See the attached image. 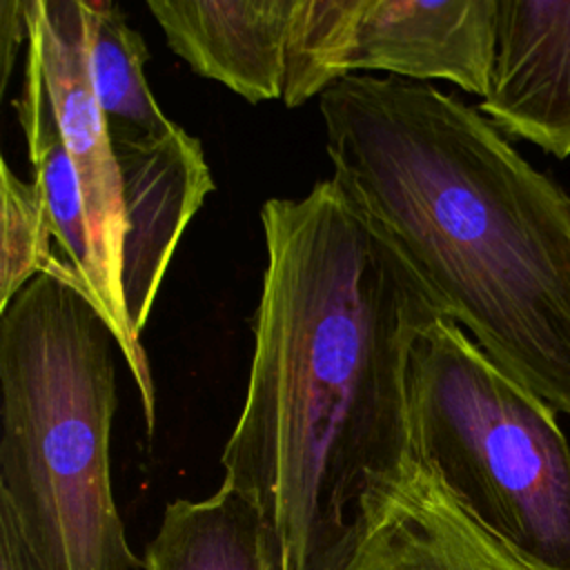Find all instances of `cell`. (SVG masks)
Returning <instances> with one entry per match:
<instances>
[{"mask_svg":"<svg viewBox=\"0 0 570 570\" xmlns=\"http://www.w3.org/2000/svg\"><path fill=\"white\" fill-rule=\"evenodd\" d=\"M330 570H530L410 456L372 488Z\"/></svg>","mask_w":570,"mask_h":570,"instance_id":"cell-8","label":"cell"},{"mask_svg":"<svg viewBox=\"0 0 570 570\" xmlns=\"http://www.w3.org/2000/svg\"><path fill=\"white\" fill-rule=\"evenodd\" d=\"M24 62L40 76L78 176L91 245V303L107 321L138 387L147 434L156 428V390L145 347L134 341L122 294L120 174L89 71L85 0H24Z\"/></svg>","mask_w":570,"mask_h":570,"instance_id":"cell-6","label":"cell"},{"mask_svg":"<svg viewBox=\"0 0 570 570\" xmlns=\"http://www.w3.org/2000/svg\"><path fill=\"white\" fill-rule=\"evenodd\" d=\"M476 107L505 136L570 156V0H499L490 87Z\"/></svg>","mask_w":570,"mask_h":570,"instance_id":"cell-9","label":"cell"},{"mask_svg":"<svg viewBox=\"0 0 570 570\" xmlns=\"http://www.w3.org/2000/svg\"><path fill=\"white\" fill-rule=\"evenodd\" d=\"M18 116L27 138L33 167V185L40 191L47 223L60 258L76 274L85 296L91 301V245L76 169L53 118L47 89L31 65L24 62V89ZM94 305V303H91Z\"/></svg>","mask_w":570,"mask_h":570,"instance_id":"cell-13","label":"cell"},{"mask_svg":"<svg viewBox=\"0 0 570 570\" xmlns=\"http://www.w3.org/2000/svg\"><path fill=\"white\" fill-rule=\"evenodd\" d=\"M145 570H276V557L256 503L220 483L207 499L167 503Z\"/></svg>","mask_w":570,"mask_h":570,"instance_id":"cell-11","label":"cell"},{"mask_svg":"<svg viewBox=\"0 0 570 570\" xmlns=\"http://www.w3.org/2000/svg\"><path fill=\"white\" fill-rule=\"evenodd\" d=\"M122 198L120 294L127 327L142 345V330L178 243L214 191L198 138L180 125L156 138L111 140Z\"/></svg>","mask_w":570,"mask_h":570,"instance_id":"cell-7","label":"cell"},{"mask_svg":"<svg viewBox=\"0 0 570 570\" xmlns=\"http://www.w3.org/2000/svg\"><path fill=\"white\" fill-rule=\"evenodd\" d=\"M89 71L109 138H156L174 129L145 78L147 47L116 2L85 0Z\"/></svg>","mask_w":570,"mask_h":570,"instance_id":"cell-12","label":"cell"},{"mask_svg":"<svg viewBox=\"0 0 570 570\" xmlns=\"http://www.w3.org/2000/svg\"><path fill=\"white\" fill-rule=\"evenodd\" d=\"M412 456L530 570H570V445L557 410L454 321H432L407 365Z\"/></svg>","mask_w":570,"mask_h":570,"instance_id":"cell-4","label":"cell"},{"mask_svg":"<svg viewBox=\"0 0 570 570\" xmlns=\"http://www.w3.org/2000/svg\"><path fill=\"white\" fill-rule=\"evenodd\" d=\"M20 42H27L24 0L0 2V53H2V91L13 71V60Z\"/></svg>","mask_w":570,"mask_h":570,"instance_id":"cell-15","label":"cell"},{"mask_svg":"<svg viewBox=\"0 0 570 570\" xmlns=\"http://www.w3.org/2000/svg\"><path fill=\"white\" fill-rule=\"evenodd\" d=\"M296 0H149L169 49L249 102L283 96Z\"/></svg>","mask_w":570,"mask_h":570,"instance_id":"cell-10","label":"cell"},{"mask_svg":"<svg viewBox=\"0 0 570 570\" xmlns=\"http://www.w3.org/2000/svg\"><path fill=\"white\" fill-rule=\"evenodd\" d=\"M0 314V508L45 570L145 568L111 490L118 345L107 321L49 274Z\"/></svg>","mask_w":570,"mask_h":570,"instance_id":"cell-3","label":"cell"},{"mask_svg":"<svg viewBox=\"0 0 570 570\" xmlns=\"http://www.w3.org/2000/svg\"><path fill=\"white\" fill-rule=\"evenodd\" d=\"M318 114L332 178L439 312L570 416V194L430 82L345 76Z\"/></svg>","mask_w":570,"mask_h":570,"instance_id":"cell-2","label":"cell"},{"mask_svg":"<svg viewBox=\"0 0 570 570\" xmlns=\"http://www.w3.org/2000/svg\"><path fill=\"white\" fill-rule=\"evenodd\" d=\"M0 570H45L4 508H0Z\"/></svg>","mask_w":570,"mask_h":570,"instance_id":"cell-16","label":"cell"},{"mask_svg":"<svg viewBox=\"0 0 570 570\" xmlns=\"http://www.w3.org/2000/svg\"><path fill=\"white\" fill-rule=\"evenodd\" d=\"M265 269L223 483L247 494L276 570H330L365 494L412 456L407 365L443 314L334 180L261 207Z\"/></svg>","mask_w":570,"mask_h":570,"instance_id":"cell-1","label":"cell"},{"mask_svg":"<svg viewBox=\"0 0 570 570\" xmlns=\"http://www.w3.org/2000/svg\"><path fill=\"white\" fill-rule=\"evenodd\" d=\"M2 240H0V309L36 276L49 274L80 287L76 274L60 258L38 187L18 178L2 158ZM82 289V287H80Z\"/></svg>","mask_w":570,"mask_h":570,"instance_id":"cell-14","label":"cell"},{"mask_svg":"<svg viewBox=\"0 0 570 570\" xmlns=\"http://www.w3.org/2000/svg\"><path fill=\"white\" fill-rule=\"evenodd\" d=\"M497 18L499 0H296L281 100L298 107L370 71L485 98Z\"/></svg>","mask_w":570,"mask_h":570,"instance_id":"cell-5","label":"cell"}]
</instances>
